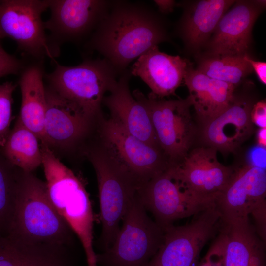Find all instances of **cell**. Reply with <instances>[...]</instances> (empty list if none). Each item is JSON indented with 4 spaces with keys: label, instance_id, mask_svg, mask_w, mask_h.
Wrapping results in <instances>:
<instances>
[{
    "label": "cell",
    "instance_id": "6da1fadb",
    "mask_svg": "<svg viewBox=\"0 0 266 266\" xmlns=\"http://www.w3.org/2000/svg\"><path fill=\"white\" fill-rule=\"evenodd\" d=\"M170 41L165 21L149 6L116 0H111L85 47L101 54L121 75L150 48Z\"/></svg>",
    "mask_w": 266,
    "mask_h": 266
},
{
    "label": "cell",
    "instance_id": "7a4b0ae2",
    "mask_svg": "<svg viewBox=\"0 0 266 266\" xmlns=\"http://www.w3.org/2000/svg\"><path fill=\"white\" fill-rule=\"evenodd\" d=\"M71 232L52 202L45 182L20 170L7 236L28 248L64 247Z\"/></svg>",
    "mask_w": 266,
    "mask_h": 266
},
{
    "label": "cell",
    "instance_id": "3957f363",
    "mask_svg": "<svg viewBox=\"0 0 266 266\" xmlns=\"http://www.w3.org/2000/svg\"><path fill=\"white\" fill-rule=\"evenodd\" d=\"M46 185L54 206L77 235L87 266H98L93 247L94 218L87 192L75 173L46 144L41 146Z\"/></svg>",
    "mask_w": 266,
    "mask_h": 266
},
{
    "label": "cell",
    "instance_id": "277c9868",
    "mask_svg": "<svg viewBox=\"0 0 266 266\" xmlns=\"http://www.w3.org/2000/svg\"><path fill=\"white\" fill-rule=\"evenodd\" d=\"M55 69L45 75L49 88L93 120L100 117L105 93L116 83L119 74L105 59H86L73 66L55 62Z\"/></svg>",
    "mask_w": 266,
    "mask_h": 266
},
{
    "label": "cell",
    "instance_id": "5b68a950",
    "mask_svg": "<svg viewBox=\"0 0 266 266\" xmlns=\"http://www.w3.org/2000/svg\"><path fill=\"white\" fill-rule=\"evenodd\" d=\"M164 230L148 214L138 196L122 220L111 245L96 254L98 266H146L163 240Z\"/></svg>",
    "mask_w": 266,
    "mask_h": 266
},
{
    "label": "cell",
    "instance_id": "8992f818",
    "mask_svg": "<svg viewBox=\"0 0 266 266\" xmlns=\"http://www.w3.org/2000/svg\"><path fill=\"white\" fill-rule=\"evenodd\" d=\"M87 156L97 180L101 222L100 242L104 251L114 241L124 215L137 195L140 185L99 147L89 150Z\"/></svg>",
    "mask_w": 266,
    "mask_h": 266
},
{
    "label": "cell",
    "instance_id": "52a82bcc",
    "mask_svg": "<svg viewBox=\"0 0 266 266\" xmlns=\"http://www.w3.org/2000/svg\"><path fill=\"white\" fill-rule=\"evenodd\" d=\"M100 120L99 147L140 186L171 165L160 149L132 135L111 118L101 116Z\"/></svg>",
    "mask_w": 266,
    "mask_h": 266
},
{
    "label": "cell",
    "instance_id": "ba28073f",
    "mask_svg": "<svg viewBox=\"0 0 266 266\" xmlns=\"http://www.w3.org/2000/svg\"><path fill=\"white\" fill-rule=\"evenodd\" d=\"M137 196L163 230L178 219L194 216L215 206L216 199L190 192L177 177L171 165L142 184Z\"/></svg>",
    "mask_w": 266,
    "mask_h": 266
},
{
    "label": "cell",
    "instance_id": "9c48e42d",
    "mask_svg": "<svg viewBox=\"0 0 266 266\" xmlns=\"http://www.w3.org/2000/svg\"><path fill=\"white\" fill-rule=\"evenodd\" d=\"M132 95L148 111L163 153L172 165L180 162L189 152L195 134L189 98L166 100L146 97L138 89Z\"/></svg>",
    "mask_w": 266,
    "mask_h": 266
},
{
    "label": "cell",
    "instance_id": "30bf717a",
    "mask_svg": "<svg viewBox=\"0 0 266 266\" xmlns=\"http://www.w3.org/2000/svg\"><path fill=\"white\" fill-rule=\"evenodd\" d=\"M49 0H0V40L9 38L25 55L42 61L55 56L45 33L42 13Z\"/></svg>",
    "mask_w": 266,
    "mask_h": 266
},
{
    "label": "cell",
    "instance_id": "8fae6325",
    "mask_svg": "<svg viewBox=\"0 0 266 266\" xmlns=\"http://www.w3.org/2000/svg\"><path fill=\"white\" fill-rule=\"evenodd\" d=\"M189 223L170 225L146 266H193L203 247L219 232L221 216L215 207L194 216Z\"/></svg>",
    "mask_w": 266,
    "mask_h": 266
},
{
    "label": "cell",
    "instance_id": "7c38bea8",
    "mask_svg": "<svg viewBox=\"0 0 266 266\" xmlns=\"http://www.w3.org/2000/svg\"><path fill=\"white\" fill-rule=\"evenodd\" d=\"M107 0H49L51 16L44 22L55 56L66 42L78 43L90 36L110 5Z\"/></svg>",
    "mask_w": 266,
    "mask_h": 266
},
{
    "label": "cell",
    "instance_id": "4fadbf2b",
    "mask_svg": "<svg viewBox=\"0 0 266 266\" xmlns=\"http://www.w3.org/2000/svg\"><path fill=\"white\" fill-rule=\"evenodd\" d=\"M264 0H236L223 15L203 56L248 55L254 25L266 7Z\"/></svg>",
    "mask_w": 266,
    "mask_h": 266
},
{
    "label": "cell",
    "instance_id": "5bb4252c",
    "mask_svg": "<svg viewBox=\"0 0 266 266\" xmlns=\"http://www.w3.org/2000/svg\"><path fill=\"white\" fill-rule=\"evenodd\" d=\"M265 169L246 164L235 169L227 185L217 197L215 207L222 221L249 218L266 205Z\"/></svg>",
    "mask_w": 266,
    "mask_h": 266
},
{
    "label": "cell",
    "instance_id": "9a60e30c",
    "mask_svg": "<svg viewBox=\"0 0 266 266\" xmlns=\"http://www.w3.org/2000/svg\"><path fill=\"white\" fill-rule=\"evenodd\" d=\"M208 252L214 266H266L265 245L249 218L222 221Z\"/></svg>",
    "mask_w": 266,
    "mask_h": 266
},
{
    "label": "cell",
    "instance_id": "2e32d148",
    "mask_svg": "<svg viewBox=\"0 0 266 266\" xmlns=\"http://www.w3.org/2000/svg\"><path fill=\"white\" fill-rule=\"evenodd\" d=\"M171 167L183 185L198 196L216 199L229 182L233 169L220 163L217 150L208 147L192 150Z\"/></svg>",
    "mask_w": 266,
    "mask_h": 266
},
{
    "label": "cell",
    "instance_id": "e0dca14e",
    "mask_svg": "<svg viewBox=\"0 0 266 266\" xmlns=\"http://www.w3.org/2000/svg\"><path fill=\"white\" fill-rule=\"evenodd\" d=\"M254 104L248 97L235 95L225 110L204 125L205 143L222 152L235 151L252 133L250 113Z\"/></svg>",
    "mask_w": 266,
    "mask_h": 266
},
{
    "label": "cell",
    "instance_id": "ac0fdd59",
    "mask_svg": "<svg viewBox=\"0 0 266 266\" xmlns=\"http://www.w3.org/2000/svg\"><path fill=\"white\" fill-rule=\"evenodd\" d=\"M189 66L186 59L161 52L156 45L140 56L129 70L151 89L148 96L164 98L175 94Z\"/></svg>",
    "mask_w": 266,
    "mask_h": 266
},
{
    "label": "cell",
    "instance_id": "d6986e66",
    "mask_svg": "<svg viewBox=\"0 0 266 266\" xmlns=\"http://www.w3.org/2000/svg\"><path fill=\"white\" fill-rule=\"evenodd\" d=\"M131 76L129 70L123 73L109 94L104 96L102 104L108 109L110 118L130 134L160 149L148 111L130 92L129 83Z\"/></svg>",
    "mask_w": 266,
    "mask_h": 266
},
{
    "label": "cell",
    "instance_id": "ffe728a7",
    "mask_svg": "<svg viewBox=\"0 0 266 266\" xmlns=\"http://www.w3.org/2000/svg\"><path fill=\"white\" fill-rule=\"evenodd\" d=\"M234 0H200L179 3L183 7L177 32L185 49L200 54L210 38L223 15Z\"/></svg>",
    "mask_w": 266,
    "mask_h": 266
},
{
    "label": "cell",
    "instance_id": "44dd1931",
    "mask_svg": "<svg viewBox=\"0 0 266 266\" xmlns=\"http://www.w3.org/2000/svg\"><path fill=\"white\" fill-rule=\"evenodd\" d=\"M46 98L45 144L65 146L78 141L87 133L92 120L49 87L46 88Z\"/></svg>",
    "mask_w": 266,
    "mask_h": 266
},
{
    "label": "cell",
    "instance_id": "7402d4cb",
    "mask_svg": "<svg viewBox=\"0 0 266 266\" xmlns=\"http://www.w3.org/2000/svg\"><path fill=\"white\" fill-rule=\"evenodd\" d=\"M184 82L191 105L204 125L225 110L235 97L234 86L211 79L190 66Z\"/></svg>",
    "mask_w": 266,
    "mask_h": 266
},
{
    "label": "cell",
    "instance_id": "603a6c76",
    "mask_svg": "<svg viewBox=\"0 0 266 266\" xmlns=\"http://www.w3.org/2000/svg\"><path fill=\"white\" fill-rule=\"evenodd\" d=\"M42 61L25 66L20 73L21 104L18 118L45 144L43 124L46 98Z\"/></svg>",
    "mask_w": 266,
    "mask_h": 266
},
{
    "label": "cell",
    "instance_id": "cb8c5ba5",
    "mask_svg": "<svg viewBox=\"0 0 266 266\" xmlns=\"http://www.w3.org/2000/svg\"><path fill=\"white\" fill-rule=\"evenodd\" d=\"M40 140L18 118L1 148L7 160L26 173H32L42 162Z\"/></svg>",
    "mask_w": 266,
    "mask_h": 266
},
{
    "label": "cell",
    "instance_id": "d4e9b609",
    "mask_svg": "<svg viewBox=\"0 0 266 266\" xmlns=\"http://www.w3.org/2000/svg\"><path fill=\"white\" fill-rule=\"evenodd\" d=\"M199 56L197 70L211 79L235 87L253 72L244 56Z\"/></svg>",
    "mask_w": 266,
    "mask_h": 266
},
{
    "label": "cell",
    "instance_id": "484cf974",
    "mask_svg": "<svg viewBox=\"0 0 266 266\" xmlns=\"http://www.w3.org/2000/svg\"><path fill=\"white\" fill-rule=\"evenodd\" d=\"M6 158L3 152L0 153V235L4 230L7 236L12 219L19 172Z\"/></svg>",
    "mask_w": 266,
    "mask_h": 266
},
{
    "label": "cell",
    "instance_id": "4316f807",
    "mask_svg": "<svg viewBox=\"0 0 266 266\" xmlns=\"http://www.w3.org/2000/svg\"><path fill=\"white\" fill-rule=\"evenodd\" d=\"M39 249L21 246L0 235V266H23Z\"/></svg>",
    "mask_w": 266,
    "mask_h": 266
},
{
    "label": "cell",
    "instance_id": "83f0119b",
    "mask_svg": "<svg viewBox=\"0 0 266 266\" xmlns=\"http://www.w3.org/2000/svg\"><path fill=\"white\" fill-rule=\"evenodd\" d=\"M16 85L12 82L0 84V148H2L10 132L12 119V95Z\"/></svg>",
    "mask_w": 266,
    "mask_h": 266
},
{
    "label": "cell",
    "instance_id": "f1b7e54d",
    "mask_svg": "<svg viewBox=\"0 0 266 266\" xmlns=\"http://www.w3.org/2000/svg\"><path fill=\"white\" fill-rule=\"evenodd\" d=\"M63 248H43L23 266H72Z\"/></svg>",
    "mask_w": 266,
    "mask_h": 266
},
{
    "label": "cell",
    "instance_id": "f546056e",
    "mask_svg": "<svg viewBox=\"0 0 266 266\" xmlns=\"http://www.w3.org/2000/svg\"><path fill=\"white\" fill-rule=\"evenodd\" d=\"M24 66L21 60L4 49L0 41V78L9 75L18 74Z\"/></svg>",
    "mask_w": 266,
    "mask_h": 266
},
{
    "label": "cell",
    "instance_id": "4dcf8cb0",
    "mask_svg": "<svg viewBox=\"0 0 266 266\" xmlns=\"http://www.w3.org/2000/svg\"><path fill=\"white\" fill-rule=\"evenodd\" d=\"M251 119L260 128L266 126V103L265 101H259L254 104L250 113Z\"/></svg>",
    "mask_w": 266,
    "mask_h": 266
},
{
    "label": "cell",
    "instance_id": "1f68e13d",
    "mask_svg": "<svg viewBox=\"0 0 266 266\" xmlns=\"http://www.w3.org/2000/svg\"><path fill=\"white\" fill-rule=\"evenodd\" d=\"M266 147L258 145L248 154V164L266 169Z\"/></svg>",
    "mask_w": 266,
    "mask_h": 266
},
{
    "label": "cell",
    "instance_id": "d6a6232c",
    "mask_svg": "<svg viewBox=\"0 0 266 266\" xmlns=\"http://www.w3.org/2000/svg\"><path fill=\"white\" fill-rule=\"evenodd\" d=\"M246 61L251 66L253 71L256 73L259 81L264 85L266 84V63L256 61L251 58L249 55L244 56Z\"/></svg>",
    "mask_w": 266,
    "mask_h": 266
},
{
    "label": "cell",
    "instance_id": "836d02e7",
    "mask_svg": "<svg viewBox=\"0 0 266 266\" xmlns=\"http://www.w3.org/2000/svg\"><path fill=\"white\" fill-rule=\"evenodd\" d=\"M153 2L157 6L159 12L164 14L172 12L177 4L176 1L173 0H154Z\"/></svg>",
    "mask_w": 266,
    "mask_h": 266
},
{
    "label": "cell",
    "instance_id": "e575fe53",
    "mask_svg": "<svg viewBox=\"0 0 266 266\" xmlns=\"http://www.w3.org/2000/svg\"><path fill=\"white\" fill-rule=\"evenodd\" d=\"M257 139L258 145L266 147V129L260 128L257 134Z\"/></svg>",
    "mask_w": 266,
    "mask_h": 266
},
{
    "label": "cell",
    "instance_id": "d590c367",
    "mask_svg": "<svg viewBox=\"0 0 266 266\" xmlns=\"http://www.w3.org/2000/svg\"><path fill=\"white\" fill-rule=\"evenodd\" d=\"M199 266H214L208 257L206 255L203 261Z\"/></svg>",
    "mask_w": 266,
    "mask_h": 266
}]
</instances>
